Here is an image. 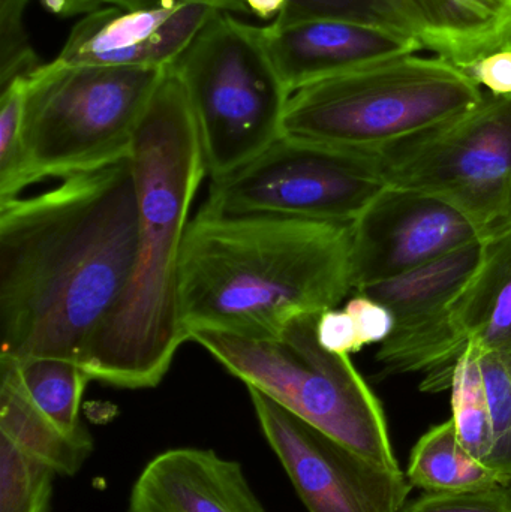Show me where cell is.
Wrapping results in <instances>:
<instances>
[{
    "label": "cell",
    "instance_id": "obj_15",
    "mask_svg": "<svg viewBox=\"0 0 511 512\" xmlns=\"http://www.w3.org/2000/svg\"><path fill=\"white\" fill-rule=\"evenodd\" d=\"M447 315L467 348L511 357V221L483 239L482 258Z\"/></svg>",
    "mask_w": 511,
    "mask_h": 512
},
{
    "label": "cell",
    "instance_id": "obj_18",
    "mask_svg": "<svg viewBox=\"0 0 511 512\" xmlns=\"http://www.w3.org/2000/svg\"><path fill=\"white\" fill-rule=\"evenodd\" d=\"M11 363L18 384L33 411L51 429L93 451V438L80 418L81 399L92 381L77 361L57 357L2 358Z\"/></svg>",
    "mask_w": 511,
    "mask_h": 512
},
{
    "label": "cell",
    "instance_id": "obj_11",
    "mask_svg": "<svg viewBox=\"0 0 511 512\" xmlns=\"http://www.w3.org/2000/svg\"><path fill=\"white\" fill-rule=\"evenodd\" d=\"M222 12L246 8L243 0H141L95 9L75 24L54 62L168 69Z\"/></svg>",
    "mask_w": 511,
    "mask_h": 512
},
{
    "label": "cell",
    "instance_id": "obj_2",
    "mask_svg": "<svg viewBox=\"0 0 511 512\" xmlns=\"http://www.w3.org/2000/svg\"><path fill=\"white\" fill-rule=\"evenodd\" d=\"M138 201L134 268L83 367L113 387L153 388L188 340L179 273L192 201L207 176L200 132L179 77L165 72L129 150Z\"/></svg>",
    "mask_w": 511,
    "mask_h": 512
},
{
    "label": "cell",
    "instance_id": "obj_13",
    "mask_svg": "<svg viewBox=\"0 0 511 512\" xmlns=\"http://www.w3.org/2000/svg\"><path fill=\"white\" fill-rule=\"evenodd\" d=\"M261 32L291 95L303 87L423 50L410 36L338 18L270 23Z\"/></svg>",
    "mask_w": 511,
    "mask_h": 512
},
{
    "label": "cell",
    "instance_id": "obj_9",
    "mask_svg": "<svg viewBox=\"0 0 511 512\" xmlns=\"http://www.w3.org/2000/svg\"><path fill=\"white\" fill-rule=\"evenodd\" d=\"M389 186L377 155L282 135L245 167L212 179L201 207L353 224Z\"/></svg>",
    "mask_w": 511,
    "mask_h": 512
},
{
    "label": "cell",
    "instance_id": "obj_16",
    "mask_svg": "<svg viewBox=\"0 0 511 512\" xmlns=\"http://www.w3.org/2000/svg\"><path fill=\"white\" fill-rule=\"evenodd\" d=\"M429 27L426 50L468 69L511 45V0H419Z\"/></svg>",
    "mask_w": 511,
    "mask_h": 512
},
{
    "label": "cell",
    "instance_id": "obj_14",
    "mask_svg": "<svg viewBox=\"0 0 511 512\" xmlns=\"http://www.w3.org/2000/svg\"><path fill=\"white\" fill-rule=\"evenodd\" d=\"M129 512H267L242 465L215 451L173 448L147 463Z\"/></svg>",
    "mask_w": 511,
    "mask_h": 512
},
{
    "label": "cell",
    "instance_id": "obj_21",
    "mask_svg": "<svg viewBox=\"0 0 511 512\" xmlns=\"http://www.w3.org/2000/svg\"><path fill=\"white\" fill-rule=\"evenodd\" d=\"M314 18L369 24L417 39L423 50L428 45V21L419 0H288L272 23L290 24Z\"/></svg>",
    "mask_w": 511,
    "mask_h": 512
},
{
    "label": "cell",
    "instance_id": "obj_4",
    "mask_svg": "<svg viewBox=\"0 0 511 512\" xmlns=\"http://www.w3.org/2000/svg\"><path fill=\"white\" fill-rule=\"evenodd\" d=\"M486 93L443 57H395L303 87L291 95L284 135L380 155L461 116Z\"/></svg>",
    "mask_w": 511,
    "mask_h": 512
},
{
    "label": "cell",
    "instance_id": "obj_32",
    "mask_svg": "<svg viewBox=\"0 0 511 512\" xmlns=\"http://www.w3.org/2000/svg\"><path fill=\"white\" fill-rule=\"evenodd\" d=\"M288 0H243L246 12L257 15L261 20L275 21L284 11Z\"/></svg>",
    "mask_w": 511,
    "mask_h": 512
},
{
    "label": "cell",
    "instance_id": "obj_22",
    "mask_svg": "<svg viewBox=\"0 0 511 512\" xmlns=\"http://www.w3.org/2000/svg\"><path fill=\"white\" fill-rule=\"evenodd\" d=\"M452 420L462 447L491 466L495 450L494 423L480 369V354L468 346L453 370ZM492 468V466H491Z\"/></svg>",
    "mask_w": 511,
    "mask_h": 512
},
{
    "label": "cell",
    "instance_id": "obj_20",
    "mask_svg": "<svg viewBox=\"0 0 511 512\" xmlns=\"http://www.w3.org/2000/svg\"><path fill=\"white\" fill-rule=\"evenodd\" d=\"M0 436L65 477L77 474L92 454V450L63 438L41 420L27 402L14 369L6 360H0Z\"/></svg>",
    "mask_w": 511,
    "mask_h": 512
},
{
    "label": "cell",
    "instance_id": "obj_1",
    "mask_svg": "<svg viewBox=\"0 0 511 512\" xmlns=\"http://www.w3.org/2000/svg\"><path fill=\"white\" fill-rule=\"evenodd\" d=\"M137 245L129 156L0 203V357L83 366L128 286Z\"/></svg>",
    "mask_w": 511,
    "mask_h": 512
},
{
    "label": "cell",
    "instance_id": "obj_7",
    "mask_svg": "<svg viewBox=\"0 0 511 512\" xmlns=\"http://www.w3.org/2000/svg\"><path fill=\"white\" fill-rule=\"evenodd\" d=\"M170 69L188 96L212 179L245 167L284 135L291 92L261 27L222 12Z\"/></svg>",
    "mask_w": 511,
    "mask_h": 512
},
{
    "label": "cell",
    "instance_id": "obj_26",
    "mask_svg": "<svg viewBox=\"0 0 511 512\" xmlns=\"http://www.w3.org/2000/svg\"><path fill=\"white\" fill-rule=\"evenodd\" d=\"M29 2L0 0V87L32 75L42 65L27 38L24 17Z\"/></svg>",
    "mask_w": 511,
    "mask_h": 512
},
{
    "label": "cell",
    "instance_id": "obj_33",
    "mask_svg": "<svg viewBox=\"0 0 511 512\" xmlns=\"http://www.w3.org/2000/svg\"><path fill=\"white\" fill-rule=\"evenodd\" d=\"M141 2V0H102V3H107V5H117V6H131L135 5V3Z\"/></svg>",
    "mask_w": 511,
    "mask_h": 512
},
{
    "label": "cell",
    "instance_id": "obj_8",
    "mask_svg": "<svg viewBox=\"0 0 511 512\" xmlns=\"http://www.w3.org/2000/svg\"><path fill=\"white\" fill-rule=\"evenodd\" d=\"M387 183L450 204L483 239L511 221V95L476 107L377 155Z\"/></svg>",
    "mask_w": 511,
    "mask_h": 512
},
{
    "label": "cell",
    "instance_id": "obj_31",
    "mask_svg": "<svg viewBox=\"0 0 511 512\" xmlns=\"http://www.w3.org/2000/svg\"><path fill=\"white\" fill-rule=\"evenodd\" d=\"M47 11L60 17H72V15L89 14L102 5V0H41Z\"/></svg>",
    "mask_w": 511,
    "mask_h": 512
},
{
    "label": "cell",
    "instance_id": "obj_28",
    "mask_svg": "<svg viewBox=\"0 0 511 512\" xmlns=\"http://www.w3.org/2000/svg\"><path fill=\"white\" fill-rule=\"evenodd\" d=\"M344 309L353 318L363 348L383 345L395 330L396 319L392 310L362 292H356Z\"/></svg>",
    "mask_w": 511,
    "mask_h": 512
},
{
    "label": "cell",
    "instance_id": "obj_6",
    "mask_svg": "<svg viewBox=\"0 0 511 512\" xmlns=\"http://www.w3.org/2000/svg\"><path fill=\"white\" fill-rule=\"evenodd\" d=\"M165 72L54 60L39 66L29 75L24 113L27 186L128 158Z\"/></svg>",
    "mask_w": 511,
    "mask_h": 512
},
{
    "label": "cell",
    "instance_id": "obj_17",
    "mask_svg": "<svg viewBox=\"0 0 511 512\" xmlns=\"http://www.w3.org/2000/svg\"><path fill=\"white\" fill-rule=\"evenodd\" d=\"M483 239L356 292L392 310L396 327L419 324L440 315L470 279L482 258Z\"/></svg>",
    "mask_w": 511,
    "mask_h": 512
},
{
    "label": "cell",
    "instance_id": "obj_25",
    "mask_svg": "<svg viewBox=\"0 0 511 512\" xmlns=\"http://www.w3.org/2000/svg\"><path fill=\"white\" fill-rule=\"evenodd\" d=\"M480 369L494 423L491 466L511 481V357L480 354Z\"/></svg>",
    "mask_w": 511,
    "mask_h": 512
},
{
    "label": "cell",
    "instance_id": "obj_10",
    "mask_svg": "<svg viewBox=\"0 0 511 512\" xmlns=\"http://www.w3.org/2000/svg\"><path fill=\"white\" fill-rule=\"evenodd\" d=\"M255 415L309 512H399L413 486L248 388Z\"/></svg>",
    "mask_w": 511,
    "mask_h": 512
},
{
    "label": "cell",
    "instance_id": "obj_27",
    "mask_svg": "<svg viewBox=\"0 0 511 512\" xmlns=\"http://www.w3.org/2000/svg\"><path fill=\"white\" fill-rule=\"evenodd\" d=\"M399 512H511V486L465 493L425 492Z\"/></svg>",
    "mask_w": 511,
    "mask_h": 512
},
{
    "label": "cell",
    "instance_id": "obj_29",
    "mask_svg": "<svg viewBox=\"0 0 511 512\" xmlns=\"http://www.w3.org/2000/svg\"><path fill=\"white\" fill-rule=\"evenodd\" d=\"M317 339L326 351L347 355L362 351L356 325L347 310L329 309L318 316Z\"/></svg>",
    "mask_w": 511,
    "mask_h": 512
},
{
    "label": "cell",
    "instance_id": "obj_23",
    "mask_svg": "<svg viewBox=\"0 0 511 512\" xmlns=\"http://www.w3.org/2000/svg\"><path fill=\"white\" fill-rule=\"evenodd\" d=\"M57 472L0 436V512H50Z\"/></svg>",
    "mask_w": 511,
    "mask_h": 512
},
{
    "label": "cell",
    "instance_id": "obj_19",
    "mask_svg": "<svg viewBox=\"0 0 511 512\" xmlns=\"http://www.w3.org/2000/svg\"><path fill=\"white\" fill-rule=\"evenodd\" d=\"M405 475L411 486L426 493L479 492L511 486L509 478L474 459L462 447L452 418L431 427L417 441Z\"/></svg>",
    "mask_w": 511,
    "mask_h": 512
},
{
    "label": "cell",
    "instance_id": "obj_12",
    "mask_svg": "<svg viewBox=\"0 0 511 512\" xmlns=\"http://www.w3.org/2000/svg\"><path fill=\"white\" fill-rule=\"evenodd\" d=\"M482 239V231L450 204L390 185L353 222L354 292Z\"/></svg>",
    "mask_w": 511,
    "mask_h": 512
},
{
    "label": "cell",
    "instance_id": "obj_30",
    "mask_svg": "<svg viewBox=\"0 0 511 512\" xmlns=\"http://www.w3.org/2000/svg\"><path fill=\"white\" fill-rule=\"evenodd\" d=\"M468 75L495 96L511 95V45L498 48L465 69Z\"/></svg>",
    "mask_w": 511,
    "mask_h": 512
},
{
    "label": "cell",
    "instance_id": "obj_3",
    "mask_svg": "<svg viewBox=\"0 0 511 512\" xmlns=\"http://www.w3.org/2000/svg\"><path fill=\"white\" fill-rule=\"evenodd\" d=\"M351 291L353 224L201 207L186 228L179 300L188 340L197 331L278 337Z\"/></svg>",
    "mask_w": 511,
    "mask_h": 512
},
{
    "label": "cell",
    "instance_id": "obj_24",
    "mask_svg": "<svg viewBox=\"0 0 511 512\" xmlns=\"http://www.w3.org/2000/svg\"><path fill=\"white\" fill-rule=\"evenodd\" d=\"M29 75L0 87V203L15 200L26 182L24 167V113Z\"/></svg>",
    "mask_w": 511,
    "mask_h": 512
},
{
    "label": "cell",
    "instance_id": "obj_5",
    "mask_svg": "<svg viewBox=\"0 0 511 512\" xmlns=\"http://www.w3.org/2000/svg\"><path fill=\"white\" fill-rule=\"evenodd\" d=\"M320 315L293 319L278 337L269 339L197 331L189 340L203 346L246 387L260 391L377 468L402 472L380 399L351 357L332 354L320 345Z\"/></svg>",
    "mask_w": 511,
    "mask_h": 512
}]
</instances>
